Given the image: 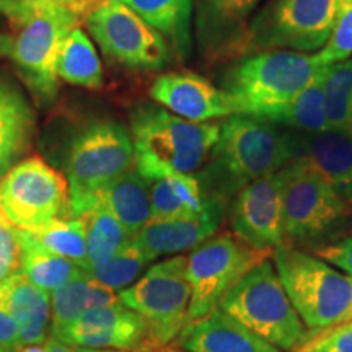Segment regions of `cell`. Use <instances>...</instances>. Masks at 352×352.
I'll use <instances>...</instances> for the list:
<instances>
[{"instance_id":"cell-31","label":"cell","mask_w":352,"mask_h":352,"mask_svg":"<svg viewBox=\"0 0 352 352\" xmlns=\"http://www.w3.org/2000/svg\"><path fill=\"white\" fill-rule=\"evenodd\" d=\"M324 72L321 74L318 80L311 83L305 91H302L292 103L276 113L270 121L289 131L302 132V134H316V132L327 131L328 121L323 94Z\"/></svg>"},{"instance_id":"cell-20","label":"cell","mask_w":352,"mask_h":352,"mask_svg":"<svg viewBox=\"0 0 352 352\" xmlns=\"http://www.w3.org/2000/svg\"><path fill=\"white\" fill-rule=\"evenodd\" d=\"M176 342L186 352H283L220 308L189 321Z\"/></svg>"},{"instance_id":"cell-18","label":"cell","mask_w":352,"mask_h":352,"mask_svg":"<svg viewBox=\"0 0 352 352\" xmlns=\"http://www.w3.org/2000/svg\"><path fill=\"white\" fill-rule=\"evenodd\" d=\"M294 158L323 176L352 206V132L327 129L316 134L292 131Z\"/></svg>"},{"instance_id":"cell-30","label":"cell","mask_w":352,"mask_h":352,"mask_svg":"<svg viewBox=\"0 0 352 352\" xmlns=\"http://www.w3.org/2000/svg\"><path fill=\"white\" fill-rule=\"evenodd\" d=\"M82 219L87 227L88 270L107 261L132 239L120 220L98 204L83 214Z\"/></svg>"},{"instance_id":"cell-43","label":"cell","mask_w":352,"mask_h":352,"mask_svg":"<svg viewBox=\"0 0 352 352\" xmlns=\"http://www.w3.org/2000/svg\"><path fill=\"white\" fill-rule=\"evenodd\" d=\"M77 352H120V351H107V349H85V347H78Z\"/></svg>"},{"instance_id":"cell-22","label":"cell","mask_w":352,"mask_h":352,"mask_svg":"<svg viewBox=\"0 0 352 352\" xmlns=\"http://www.w3.org/2000/svg\"><path fill=\"white\" fill-rule=\"evenodd\" d=\"M0 298L20 327V347L41 344L51 327V294L16 270L0 280Z\"/></svg>"},{"instance_id":"cell-15","label":"cell","mask_w":352,"mask_h":352,"mask_svg":"<svg viewBox=\"0 0 352 352\" xmlns=\"http://www.w3.org/2000/svg\"><path fill=\"white\" fill-rule=\"evenodd\" d=\"M60 341L85 349L153 351L147 323L122 302L85 311L70 324Z\"/></svg>"},{"instance_id":"cell-12","label":"cell","mask_w":352,"mask_h":352,"mask_svg":"<svg viewBox=\"0 0 352 352\" xmlns=\"http://www.w3.org/2000/svg\"><path fill=\"white\" fill-rule=\"evenodd\" d=\"M270 256L271 253L258 252L233 233L214 235L191 250L186 256V276L191 287L188 323L219 308L228 290Z\"/></svg>"},{"instance_id":"cell-41","label":"cell","mask_w":352,"mask_h":352,"mask_svg":"<svg viewBox=\"0 0 352 352\" xmlns=\"http://www.w3.org/2000/svg\"><path fill=\"white\" fill-rule=\"evenodd\" d=\"M46 349H47V352H77L78 347L65 344V342L50 336L46 340Z\"/></svg>"},{"instance_id":"cell-13","label":"cell","mask_w":352,"mask_h":352,"mask_svg":"<svg viewBox=\"0 0 352 352\" xmlns=\"http://www.w3.org/2000/svg\"><path fill=\"white\" fill-rule=\"evenodd\" d=\"M83 23L103 54L124 67L160 70L170 63L168 41L120 0H103Z\"/></svg>"},{"instance_id":"cell-37","label":"cell","mask_w":352,"mask_h":352,"mask_svg":"<svg viewBox=\"0 0 352 352\" xmlns=\"http://www.w3.org/2000/svg\"><path fill=\"white\" fill-rule=\"evenodd\" d=\"M314 254L352 277V236L315 248Z\"/></svg>"},{"instance_id":"cell-7","label":"cell","mask_w":352,"mask_h":352,"mask_svg":"<svg viewBox=\"0 0 352 352\" xmlns=\"http://www.w3.org/2000/svg\"><path fill=\"white\" fill-rule=\"evenodd\" d=\"M134 168L131 132L116 121H95L70 142L65 157L72 217H82L96 204V195Z\"/></svg>"},{"instance_id":"cell-25","label":"cell","mask_w":352,"mask_h":352,"mask_svg":"<svg viewBox=\"0 0 352 352\" xmlns=\"http://www.w3.org/2000/svg\"><path fill=\"white\" fill-rule=\"evenodd\" d=\"M148 184L152 219L199 215L215 199L206 195L201 178L195 173L162 176L148 179Z\"/></svg>"},{"instance_id":"cell-26","label":"cell","mask_w":352,"mask_h":352,"mask_svg":"<svg viewBox=\"0 0 352 352\" xmlns=\"http://www.w3.org/2000/svg\"><path fill=\"white\" fill-rule=\"evenodd\" d=\"M15 239L19 243V271L46 292L51 294L83 271L70 259L44 248L30 232L15 228Z\"/></svg>"},{"instance_id":"cell-32","label":"cell","mask_w":352,"mask_h":352,"mask_svg":"<svg viewBox=\"0 0 352 352\" xmlns=\"http://www.w3.org/2000/svg\"><path fill=\"white\" fill-rule=\"evenodd\" d=\"M328 129L352 132V57L328 65L323 76Z\"/></svg>"},{"instance_id":"cell-17","label":"cell","mask_w":352,"mask_h":352,"mask_svg":"<svg viewBox=\"0 0 352 352\" xmlns=\"http://www.w3.org/2000/svg\"><path fill=\"white\" fill-rule=\"evenodd\" d=\"M151 96L170 113L192 122H210L236 114L230 96L222 88L189 70L158 76L151 85Z\"/></svg>"},{"instance_id":"cell-10","label":"cell","mask_w":352,"mask_h":352,"mask_svg":"<svg viewBox=\"0 0 352 352\" xmlns=\"http://www.w3.org/2000/svg\"><path fill=\"white\" fill-rule=\"evenodd\" d=\"M283 179V232L285 245L314 243L340 228L352 206L300 160L280 168Z\"/></svg>"},{"instance_id":"cell-44","label":"cell","mask_w":352,"mask_h":352,"mask_svg":"<svg viewBox=\"0 0 352 352\" xmlns=\"http://www.w3.org/2000/svg\"><path fill=\"white\" fill-rule=\"evenodd\" d=\"M0 352H7L6 349H3V347H0Z\"/></svg>"},{"instance_id":"cell-4","label":"cell","mask_w":352,"mask_h":352,"mask_svg":"<svg viewBox=\"0 0 352 352\" xmlns=\"http://www.w3.org/2000/svg\"><path fill=\"white\" fill-rule=\"evenodd\" d=\"M8 21L12 32L0 33V54L12 60L38 98L52 101L59 87L57 57L80 16L54 0H23Z\"/></svg>"},{"instance_id":"cell-24","label":"cell","mask_w":352,"mask_h":352,"mask_svg":"<svg viewBox=\"0 0 352 352\" xmlns=\"http://www.w3.org/2000/svg\"><path fill=\"white\" fill-rule=\"evenodd\" d=\"M96 204L108 209L127 233L135 236L152 219L151 184L134 166L101 189Z\"/></svg>"},{"instance_id":"cell-21","label":"cell","mask_w":352,"mask_h":352,"mask_svg":"<svg viewBox=\"0 0 352 352\" xmlns=\"http://www.w3.org/2000/svg\"><path fill=\"white\" fill-rule=\"evenodd\" d=\"M36 114L28 96L0 70V178L32 148Z\"/></svg>"},{"instance_id":"cell-1","label":"cell","mask_w":352,"mask_h":352,"mask_svg":"<svg viewBox=\"0 0 352 352\" xmlns=\"http://www.w3.org/2000/svg\"><path fill=\"white\" fill-rule=\"evenodd\" d=\"M209 158L208 168L199 176L206 195L228 204L246 184L292 162V131L263 118L232 114L220 124Z\"/></svg>"},{"instance_id":"cell-34","label":"cell","mask_w":352,"mask_h":352,"mask_svg":"<svg viewBox=\"0 0 352 352\" xmlns=\"http://www.w3.org/2000/svg\"><path fill=\"white\" fill-rule=\"evenodd\" d=\"M316 57L323 65L344 63L352 57V0H340L331 34Z\"/></svg>"},{"instance_id":"cell-16","label":"cell","mask_w":352,"mask_h":352,"mask_svg":"<svg viewBox=\"0 0 352 352\" xmlns=\"http://www.w3.org/2000/svg\"><path fill=\"white\" fill-rule=\"evenodd\" d=\"M264 0H192L197 39L208 59H240L246 30Z\"/></svg>"},{"instance_id":"cell-29","label":"cell","mask_w":352,"mask_h":352,"mask_svg":"<svg viewBox=\"0 0 352 352\" xmlns=\"http://www.w3.org/2000/svg\"><path fill=\"white\" fill-rule=\"evenodd\" d=\"M155 259L138 239L132 236L120 252L114 253L107 261L90 267L87 272L95 280L120 294L131 287L145 271V267Z\"/></svg>"},{"instance_id":"cell-5","label":"cell","mask_w":352,"mask_h":352,"mask_svg":"<svg viewBox=\"0 0 352 352\" xmlns=\"http://www.w3.org/2000/svg\"><path fill=\"white\" fill-rule=\"evenodd\" d=\"M277 274L310 338L352 321V277L292 245L272 252Z\"/></svg>"},{"instance_id":"cell-38","label":"cell","mask_w":352,"mask_h":352,"mask_svg":"<svg viewBox=\"0 0 352 352\" xmlns=\"http://www.w3.org/2000/svg\"><path fill=\"white\" fill-rule=\"evenodd\" d=\"M20 327L13 318L2 298H0V347L7 352H19Z\"/></svg>"},{"instance_id":"cell-45","label":"cell","mask_w":352,"mask_h":352,"mask_svg":"<svg viewBox=\"0 0 352 352\" xmlns=\"http://www.w3.org/2000/svg\"><path fill=\"white\" fill-rule=\"evenodd\" d=\"M175 352H186V351H183V349H182V351H175Z\"/></svg>"},{"instance_id":"cell-36","label":"cell","mask_w":352,"mask_h":352,"mask_svg":"<svg viewBox=\"0 0 352 352\" xmlns=\"http://www.w3.org/2000/svg\"><path fill=\"white\" fill-rule=\"evenodd\" d=\"M16 270H19V243L15 239V228L0 212V280Z\"/></svg>"},{"instance_id":"cell-33","label":"cell","mask_w":352,"mask_h":352,"mask_svg":"<svg viewBox=\"0 0 352 352\" xmlns=\"http://www.w3.org/2000/svg\"><path fill=\"white\" fill-rule=\"evenodd\" d=\"M32 235L50 252L70 259L83 271L88 270L87 227L82 217L56 220Z\"/></svg>"},{"instance_id":"cell-2","label":"cell","mask_w":352,"mask_h":352,"mask_svg":"<svg viewBox=\"0 0 352 352\" xmlns=\"http://www.w3.org/2000/svg\"><path fill=\"white\" fill-rule=\"evenodd\" d=\"M134 166L144 178L195 173L209 160L219 122H192L160 104H139L131 114Z\"/></svg>"},{"instance_id":"cell-23","label":"cell","mask_w":352,"mask_h":352,"mask_svg":"<svg viewBox=\"0 0 352 352\" xmlns=\"http://www.w3.org/2000/svg\"><path fill=\"white\" fill-rule=\"evenodd\" d=\"M118 302L121 300L116 290L95 280L87 271H82L51 292L50 336L60 341L70 324L85 311L114 305Z\"/></svg>"},{"instance_id":"cell-27","label":"cell","mask_w":352,"mask_h":352,"mask_svg":"<svg viewBox=\"0 0 352 352\" xmlns=\"http://www.w3.org/2000/svg\"><path fill=\"white\" fill-rule=\"evenodd\" d=\"M152 25L175 51L186 57L191 50L192 0H120Z\"/></svg>"},{"instance_id":"cell-6","label":"cell","mask_w":352,"mask_h":352,"mask_svg":"<svg viewBox=\"0 0 352 352\" xmlns=\"http://www.w3.org/2000/svg\"><path fill=\"white\" fill-rule=\"evenodd\" d=\"M219 308L283 352H294L310 340L270 258L246 272Z\"/></svg>"},{"instance_id":"cell-11","label":"cell","mask_w":352,"mask_h":352,"mask_svg":"<svg viewBox=\"0 0 352 352\" xmlns=\"http://www.w3.org/2000/svg\"><path fill=\"white\" fill-rule=\"evenodd\" d=\"M120 300L147 323L153 351L178 340L188 324L191 302L186 256L176 254L153 264L131 287L120 292Z\"/></svg>"},{"instance_id":"cell-28","label":"cell","mask_w":352,"mask_h":352,"mask_svg":"<svg viewBox=\"0 0 352 352\" xmlns=\"http://www.w3.org/2000/svg\"><path fill=\"white\" fill-rule=\"evenodd\" d=\"M57 78L83 88L103 87V67L95 44L88 38V34L76 26L60 47L56 65Z\"/></svg>"},{"instance_id":"cell-8","label":"cell","mask_w":352,"mask_h":352,"mask_svg":"<svg viewBox=\"0 0 352 352\" xmlns=\"http://www.w3.org/2000/svg\"><path fill=\"white\" fill-rule=\"evenodd\" d=\"M340 0H266L246 30L245 54L320 51L331 34Z\"/></svg>"},{"instance_id":"cell-40","label":"cell","mask_w":352,"mask_h":352,"mask_svg":"<svg viewBox=\"0 0 352 352\" xmlns=\"http://www.w3.org/2000/svg\"><path fill=\"white\" fill-rule=\"evenodd\" d=\"M23 6V0H0V15L10 19Z\"/></svg>"},{"instance_id":"cell-39","label":"cell","mask_w":352,"mask_h":352,"mask_svg":"<svg viewBox=\"0 0 352 352\" xmlns=\"http://www.w3.org/2000/svg\"><path fill=\"white\" fill-rule=\"evenodd\" d=\"M54 2H59L60 6L67 7L69 10H72L77 16H80V20L83 21L88 15H90V12L95 10L103 0H54Z\"/></svg>"},{"instance_id":"cell-9","label":"cell","mask_w":352,"mask_h":352,"mask_svg":"<svg viewBox=\"0 0 352 352\" xmlns=\"http://www.w3.org/2000/svg\"><path fill=\"white\" fill-rule=\"evenodd\" d=\"M0 212L13 228L30 233L70 219L67 179L43 158H23L0 178Z\"/></svg>"},{"instance_id":"cell-35","label":"cell","mask_w":352,"mask_h":352,"mask_svg":"<svg viewBox=\"0 0 352 352\" xmlns=\"http://www.w3.org/2000/svg\"><path fill=\"white\" fill-rule=\"evenodd\" d=\"M294 352H352V321L316 334Z\"/></svg>"},{"instance_id":"cell-14","label":"cell","mask_w":352,"mask_h":352,"mask_svg":"<svg viewBox=\"0 0 352 352\" xmlns=\"http://www.w3.org/2000/svg\"><path fill=\"white\" fill-rule=\"evenodd\" d=\"M228 222L233 235L258 252L272 254L285 245L280 170L241 188L232 199Z\"/></svg>"},{"instance_id":"cell-42","label":"cell","mask_w":352,"mask_h":352,"mask_svg":"<svg viewBox=\"0 0 352 352\" xmlns=\"http://www.w3.org/2000/svg\"><path fill=\"white\" fill-rule=\"evenodd\" d=\"M19 352H47L46 349V341L41 342V344H28L20 347Z\"/></svg>"},{"instance_id":"cell-3","label":"cell","mask_w":352,"mask_h":352,"mask_svg":"<svg viewBox=\"0 0 352 352\" xmlns=\"http://www.w3.org/2000/svg\"><path fill=\"white\" fill-rule=\"evenodd\" d=\"M328 65L316 54L297 51H261L240 57L227 70L222 90L230 96L235 113L270 121L276 113L305 91Z\"/></svg>"},{"instance_id":"cell-19","label":"cell","mask_w":352,"mask_h":352,"mask_svg":"<svg viewBox=\"0 0 352 352\" xmlns=\"http://www.w3.org/2000/svg\"><path fill=\"white\" fill-rule=\"evenodd\" d=\"M227 206L214 199L204 212L189 217L151 219L134 239H138L157 259L165 254H179L195 250L217 233Z\"/></svg>"}]
</instances>
